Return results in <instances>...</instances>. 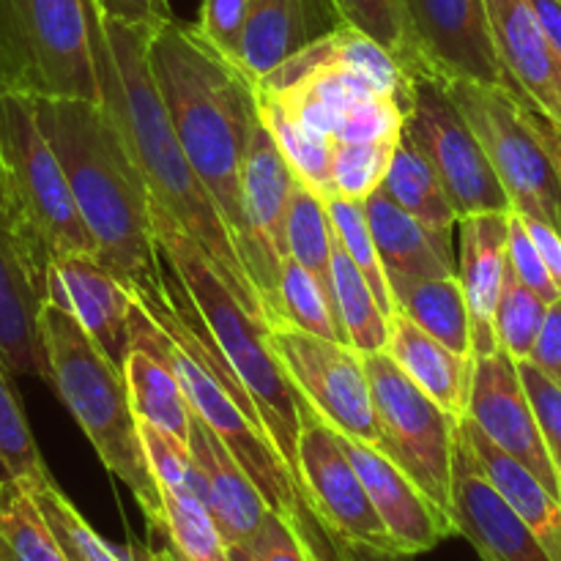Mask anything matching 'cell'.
Here are the masks:
<instances>
[{
  "mask_svg": "<svg viewBox=\"0 0 561 561\" xmlns=\"http://www.w3.org/2000/svg\"><path fill=\"white\" fill-rule=\"evenodd\" d=\"M157 25L113 20L104 14L99 0H93L91 38L102 104L124 131L126 146L140 164L153 201L203 247L236 299L257 321L268 323L266 307L241 261L233 233L186 159L173 121L159 96L148 64V42Z\"/></svg>",
  "mask_w": 561,
  "mask_h": 561,
  "instance_id": "obj_1",
  "label": "cell"
},
{
  "mask_svg": "<svg viewBox=\"0 0 561 561\" xmlns=\"http://www.w3.org/2000/svg\"><path fill=\"white\" fill-rule=\"evenodd\" d=\"M58 153L77 211L96 241V261L137 299L168 294V272L151 222V190L126 137L102 102L31 99Z\"/></svg>",
  "mask_w": 561,
  "mask_h": 561,
  "instance_id": "obj_2",
  "label": "cell"
},
{
  "mask_svg": "<svg viewBox=\"0 0 561 561\" xmlns=\"http://www.w3.org/2000/svg\"><path fill=\"white\" fill-rule=\"evenodd\" d=\"M148 64L181 148L222 211L244 261L241 168L261 124L257 82L219 53L197 25H184L173 16L153 27Z\"/></svg>",
  "mask_w": 561,
  "mask_h": 561,
  "instance_id": "obj_3",
  "label": "cell"
},
{
  "mask_svg": "<svg viewBox=\"0 0 561 561\" xmlns=\"http://www.w3.org/2000/svg\"><path fill=\"white\" fill-rule=\"evenodd\" d=\"M153 236L162 257L184 285L219 354L250 392L263 431L299 485L301 398L272 348V327L257 321L219 277L203 247L151 197Z\"/></svg>",
  "mask_w": 561,
  "mask_h": 561,
  "instance_id": "obj_4",
  "label": "cell"
},
{
  "mask_svg": "<svg viewBox=\"0 0 561 561\" xmlns=\"http://www.w3.org/2000/svg\"><path fill=\"white\" fill-rule=\"evenodd\" d=\"M42 340L53 389L93 444L104 469L135 493L148 529L159 535L162 493L148 463L124 367L99 348L75 316L49 301L42 310Z\"/></svg>",
  "mask_w": 561,
  "mask_h": 561,
  "instance_id": "obj_5",
  "label": "cell"
},
{
  "mask_svg": "<svg viewBox=\"0 0 561 561\" xmlns=\"http://www.w3.org/2000/svg\"><path fill=\"white\" fill-rule=\"evenodd\" d=\"M0 162L11 195V225L33 255L96 257V241L77 211L69 179L27 96L0 93Z\"/></svg>",
  "mask_w": 561,
  "mask_h": 561,
  "instance_id": "obj_6",
  "label": "cell"
},
{
  "mask_svg": "<svg viewBox=\"0 0 561 561\" xmlns=\"http://www.w3.org/2000/svg\"><path fill=\"white\" fill-rule=\"evenodd\" d=\"M93 0H0V93L102 102Z\"/></svg>",
  "mask_w": 561,
  "mask_h": 561,
  "instance_id": "obj_7",
  "label": "cell"
},
{
  "mask_svg": "<svg viewBox=\"0 0 561 561\" xmlns=\"http://www.w3.org/2000/svg\"><path fill=\"white\" fill-rule=\"evenodd\" d=\"M367 378L387 453L453 520V471L460 420L422 392L387 354H365Z\"/></svg>",
  "mask_w": 561,
  "mask_h": 561,
  "instance_id": "obj_8",
  "label": "cell"
},
{
  "mask_svg": "<svg viewBox=\"0 0 561 561\" xmlns=\"http://www.w3.org/2000/svg\"><path fill=\"white\" fill-rule=\"evenodd\" d=\"M466 121L480 137L515 214L542 219L561 230V181L551 153L510 88L447 82Z\"/></svg>",
  "mask_w": 561,
  "mask_h": 561,
  "instance_id": "obj_9",
  "label": "cell"
},
{
  "mask_svg": "<svg viewBox=\"0 0 561 561\" xmlns=\"http://www.w3.org/2000/svg\"><path fill=\"white\" fill-rule=\"evenodd\" d=\"M403 129L436 168L460 219L471 214L513 211L480 137L466 121L447 82L431 75L414 77V102Z\"/></svg>",
  "mask_w": 561,
  "mask_h": 561,
  "instance_id": "obj_10",
  "label": "cell"
},
{
  "mask_svg": "<svg viewBox=\"0 0 561 561\" xmlns=\"http://www.w3.org/2000/svg\"><path fill=\"white\" fill-rule=\"evenodd\" d=\"M268 334L301 400L340 436L381 449V425L362 354L348 343L318 337L288 323H277Z\"/></svg>",
  "mask_w": 561,
  "mask_h": 561,
  "instance_id": "obj_11",
  "label": "cell"
},
{
  "mask_svg": "<svg viewBox=\"0 0 561 561\" xmlns=\"http://www.w3.org/2000/svg\"><path fill=\"white\" fill-rule=\"evenodd\" d=\"M299 491L343 542L398 551L367 496L354 460L345 453L343 436L305 400L299 431Z\"/></svg>",
  "mask_w": 561,
  "mask_h": 561,
  "instance_id": "obj_12",
  "label": "cell"
},
{
  "mask_svg": "<svg viewBox=\"0 0 561 561\" xmlns=\"http://www.w3.org/2000/svg\"><path fill=\"white\" fill-rule=\"evenodd\" d=\"M294 186V168L261 118L241 168V211L247 225L244 263L266 307L268 323H274L277 312L279 266L288 257V208Z\"/></svg>",
  "mask_w": 561,
  "mask_h": 561,
  "instance_id": "obj_13",
  "label": "cell"
},
{
  "mask_svg": "<svg viewBox=\"0 0 561 561\" xmlns=\"http://www.w3.org/2000/svg\"><path fill=\"white\" fill-rule=\"evenodd\" d=\"M403 5L416 75L513 91L493 44L488 0H403Z\"/></svg>",
  "mask_w": 561,
  "mask_h": 561,
  "instance_id": "obj_14",
  "label": "cell"
},
{
  "mask_svg": "<svg viewBox=\"0 0 561 561\" xmlns=\"http://www.w3.org/2000/svg\"><path fill=\"white\" fill-rule=\"evenodd\" d=\"M471 422L518 463H524L548 491L561 502V471L546 447L535 409L520 381L518 362L502 348L491 356H477L471 378L469 411Z\"/></svg>",
  "mask_w": 561,
  "mask_h": 561,
  "instance_id": "obj_15",
  "label": "cell"
},
{
  "mask_svg": "<svg viewBox=\"0 0 561 561\" xmlns=\"http://www.w3.org/2000/svg\"><path fill=\"white\" fill-rule=\"evenodd\" d=\"M453 524L455 531L474 546L482 561H553L535 531L480 469L463 422L455 444Z\"/></svg>",
  "mask_w": 561,
  "mask_h": 561,
  "instance_id": "obj_16",
  "label": "cell"
},
{
  "mask_svg": "<svg viewBox=\"0 0 561 561\" xmlns=\"http://www.w3.org/2000/svg\"><path fill=\"white\" fill-rule=\"evenodd\" d=\"M148 463L162 493V529L179 561H230L228 542L208 513L192 469L190 447L151 422H140Z\"/></svg>",
  "mask_w": 561,
  "mask_h": 561,
  "instance_id": "obj_17",
  "label": "cell"
},
{
  "mask_svg": "<svg viewBox=\"0 0 561 561\" xmlns=\"http://www.w3.org/2000/svg\"><path fill=\"white\" fill-rule=\"evenodd\" d=\"M47 266L9 222H0V359L16 376L49 383V362L42 340Z\"/></svg>",
  "mask_w": 561,
  "mask_h": 561,
  "instance_id": "obj_18",
  "label": "cell"
},
{
  "mask_svg": "<svg viewBox=\"0 0 561 561\" xmlns=\"http://www.w3.org/2000/svg\"><path fill=\"white\" fill-rule=\"evenodd\" d=\"M343 447L354 460L367 496L400 553H427L447 537L458 535L449 515H444L387 453L345 436Z\"/></svg>",
  "mask_w": 561,
  "mask_h": 561,
  "instance_id": "obj_19",
  "label": "cell"
},
{
  "mask_svg": "<svg viewBox=\"0 0 561 561\" xmlns=\"http://www.w3.org/2000/svg\"><path fill=\"white\" fill-rule=\"evenodd\" d=\"M44 290L49 305L75 316L99 348L124 367L135 294L107 266L88 255L55 257L47 266Z\"/></svg>",
  "mask_w": 561,
  "mask_h": 561,
  "instance_id": "obj_20",
  "label": "cell"
},
{
  "mask_svg": "<svg viewBox=\"0 0 561 561\" xmlns=\"http://www.w3.org/2000/svg\"><path fill=\"white\" fill-rule=\"evenodd\" d=\"M126 387L137 422H151L190 447V400L175 370L173 343L157 318L135 299L129 318V351L124 362Z\"/></svg>",
  "mask_w": 561,
  "mask_h": 561,
  "instance_id": "obj_21",
  "label": "cell"
},
{
  "mask_svg": "<svg viewBox=\"0 0 561 561\" xmlns=\"http://www.w3.org/2000/svg\"><path fill=\"white\" fill-rule=\"evenodd\" d=\"M493 44L513 93L561 121V55L529 0H488Z\"/></svg>",
  "mask_w": 561,
  "mask_h": 561,
  "instance_id": "obj_22",
  "label": "cell"
},
{
  "mask_svg": "<svg viewBox=\"0 0 561 561\" xmlns=\"http://www.w3.org/2000/svg\"><path fill=\"white\" fill-rule=\"evenodd\" d=\"M343 25L334 0H255L236 64L257 82Z\"/></svg>",
  "mask_w": 561,
  "mask_h": 561,
  "instance_id": "obj_23",
  "label": "cell"
},
{
  "mask_svg": "<svg viewBox=\"0 0 561 561\" xmlns=\"http://www.w3.org/2000/svg\"><path fill=\"white\" fill-rule=\"evenodd\" d=\"M190 458L197 491H201L208 513L217 520L228 548L244 542L266 520L272 507L244 471V466L230 455L217 433L195 414L190 420Z\"/></svg>",
  "mask_w": 561,
  "mask_h": 561,
  "instance_id": "obj_24",
  "label": "cell"
},
{
  "mask_svg": "<svg viewBox=\"0 0 561 561\" xmlns=\"http://www.w3.org/2000/svg\"><path fill=\"white\" fill-rule=\"evenodd\" d=\"M510 214L513 211L471 214L458 222V279L471 312L474 359L499 351L493 316H496L504 272H507L510 261Z\"/></svg>",
  "mask_w": 561,
  "mask_h": 561,
  "instance_id": "obj_25",
  "label": "cell"
},
{
  "mask_svg": "<svg viewBox=\"0 0 561 561\" xmlns=\"http://www.w3.org/2000/svg\"><path fill=\"white\" fill-rule=\"evenodd\" d=\"M383 351L422 392L431 394L455 420H463L469 411L474 356L453 351L400 310L389 316V340Z\"/></svg>",
  "mask_w": 561,
  "mask_h": 561,
  "instance_id": "obj_26",
  "label": "cell"
},
{
  "mask_svg": "<svg viewBox=\"0 0 561 561\" xmlns=\"http://www.w3.org/2000/svg\"><path fill=\"white\" fill-rule=\"evenodd\" d=\"M365 206L389 285L398 279H438L458 274L453 241L438 239L420 219L400 208L383 186L367 197Z\"/></svg>",
  "mask_w": 561,
  "mask_h": 561,
  "instance_id": "obj_27",
  "label": "cell"
},
{
  "mask_svg": "<svg viewBox=\"0 0 561 561\" xmlns=\"http://www.w3.org/2000/svg\"><path fill=\"white\" fill-rule=\"evenodd\" d=\"M463 431L469 438L471 449H474L480 469L491 480V485L507 499L510 507L526 520L537 540L542 542L553 561H561V502L526 469L524 463L499 449L469 416H463Z\"/></svg>",
  "mask_w": 561,
  "mask_h": 561,
  "instance_id": "obj_28",
  "label": "cell"
},
{
  "mask_svg": "<svg viewBox=\"0 0 561 561\" xmlns=\"http://www.w3.org/2000/svg\"><path fill=\"white\" fill-rule=\"evenodd\" d=\"M383 192L411 217L420 219L427 230H433L438 239L453 241L455 225L460 222L458 208L447 195V186L438 179L436 168L427 162V157L416 148L405 129L400 131L392 164L383 179Z\"/></svg>",
  "mask_w": 561,
  "mask_h": 561,
  "instance_id": "obj_29",
  "label": "cell"
},
{
  "mask_svg": "<svg viewBox=\"0 0 561 561\" xmlns=\"http://www.w3.org/2000/svg\"><path fill=\"white\" fill-rule=\"evenodd\" d=\"M394 310L409 316L444 345L463 356H474L471 312L458 274L438 279H398L392 283Z\"/></svg>",
  "mask_w": 561,
  "mask_h": 561,
  "instance_id": "obj_30",
  "label": "cell"
},
{
  "mask_svg": "<svg viewBox=\"0 0 561 561\" xmlns=\"http://www.w3.org/2000/svg\"><path fill=\"white\" fill-rule=\"evenodd\" d=\"M332 285L334 301H337V316L343 321L345 337L356 354H378L387 348L389 340V316L378 305L370 283L359 272L340 239L334 241L332 261Z\"/></svg>",
  "mask_w": 561,
  "mask_h": 561,
  "instance_id": "obj_31",
  "label": "cell"
},
{
  "mask_svg": "<svg viewBox=\"0 0 561 561\" xmlns=\"http://www.w3.org/2000/svg\"><path fill=\"white\" fill-rule=\"evenodd\" d=\"M261 93V91H257ZM261 118L266 121V126L272 129L274 140L283 148L285 159L294 168L296 179L305 181L307 186L329 197H334V140L323 131L312 129L310 124L294 115L290 110H285L283 104H277L274 99L263 96L261 93Z\"/></svg>",
  "mask_w": 561,
  "mask_h": 561,
  "instance_id": "obj_32",
  "label": "cell"
},
{
  "mask_svg": "<svg viewBox=\"0 0 561 561\" xmlns=\"http://www.w3.org/2000/svg\"><path fill=\"white\" fill-rule=\"evenodd\" d=\"M334 233L332 214L327 197L318 195L312 186L296 179L294 195L288 208V257L307 268L334 299L332 261H334ZM337 305V301H334Z\"/></svg>",
  "mask_w": 561,
  "mask_h": 561,
  "instance_id": "obj_33",
  "label": "cell"
},
{
  "mask_svg": "<svg viewBox=\"0 0 561 561\" xmlns=\"http://www.w3.org/2000/svg\"><path fill=\"white\" fill-rule=\"evenodd\" d=\"M0 561H66L31 488L0 480Z\"/></svg>",
  "mask_w": 561,
  "mask_h": 561,
  "instance_id": "obj_34",
  "label": "cell"
},
{
  "mask_svg": "<svg viewBox=\"0 0 561 561\" xmlns=\"http://www.w3.org/2000/svg\"><path fill=\"white\" fill-rule=\"evenodd\" d=\"M277 323H288V327L318 334V337L348 343L334 299L294 257H285L279 266L277 312H274L272 327Z\"/></svg>",
  "mask_w": 561,
  "mask_h": 561,
  "instance_id": "obj_35",
  "label": "cell"
},
{
  "mask_svg": "<svg viewBox=\"0 0 561 561\" xmlns=\"http://www.w3.org/2000/svg\"><path fill=\"white\" fill-rule=\"evenodd\" d=\"M0 480H20L27 485L53 480L3 359H0Z\"/></svg>",
  "mask_w": 561,
  "mask_h": 561,
  "instance_id": "obj_36",
  "label": "cell"
},
{
  "mask_svg": "<svg viewBox=\"0 0 561 561\" xmlns=\"http://www.w3.org/2000/svg\"><path fill=\"white\" fill-rule=\"evenodd\" d=\"M27 488H31L44 520H47L49 529H53L66 561H135L131 553L104 542L102 537L88 526V520L82 518L80 510L60 493L55 480L38 482V485Z\"/></svg>",
  "mask_w": 561,
  "mask_h": 561,
  "instance_id": "obj_37",
  "label": "cell"
},
{
  "mask_svg": "<svg viewBox=\"0 0 561 561\" xmlns=\"http://www.w3.org/2000/svg\"><path fill=\"white\" fill-rule=\"evenodd\" d=\"M548 301L537 296L535 290L526 288L513 272L507 261L504 272L502 296H499L496 316H493V329H496V343L513 362H524L531 356L537 337L542 332V323L548 316Z\"/></svg>",
  "mask_w": 561,
  "mask_h": 561,
  "instance_id": "obj_38",
  "label": "cell"
},
{
  "mask_svg": "<svg viewBox=\"0 0 561 561\" xmlns=\"http://www.w3.org/2000/svg\"><path fill=\"white\" fill-rule=\"evenodd\" d=\"M327 203H329V214H332L334 233H337L340 244L345 247L351 261H354L356 266H359V272L365 274V279L370 283L373 294H376L378 305L383 307V312L392 316L394 294H392V285H389L387 268H383L381 263V255H378L376 239H373L365 201L334 195L329 197Z\"/></svg>",
  "mask_w": 561,
  "mask_h": 561,
  "instance_id": "obj_39",
  "label": "cell"
},
{
  "mask_svg": "<svg viewBox=\"0 0 561 561\" xmlns=\"http://www.w3.org/2000/svg\"><path fill=\"white\" fill-rule=\"evenodd\" d=\"M340 16L348 27L365 33L376 44H381L405 75L414 80L420 66H416L414 42H411L409 14H405L403 0H334Z\"/></svg>",
  "mask_w": 561,
  "mask_h": 561,
  "instance_id": "obj_40",
  "label": "cell"
},
{
  "mask_svg": "<svg viewBox=\"0 0 561 561\" xmlns=\"http://www.w3.org/2000/svg\"><path fill=\"white\" fill-rule=\"evenodd\" d=\"M398 140L400 135L381 137V140L334 142V192L354 201H367L373 192L381 190Z\"/></svg>",
  "mask_w": 561,
  "mask_h": 561,
  "instance_id": "obj_41",
  "label": "cell"
},
{
  "mask_svg": "<svg viewBox=\"0 0 561 561\" xmlns=\"http://www.w3.org/2000/svg\"><path fill=\"white\" fill-rule=\"evenodd\" d=\"M230 561H312L288 513L272 510L261 526L228 548Z\"/></svg>",
  "mask_w": 561,
  "mask_h": 561,
  "instance_id": "obj_42",
  "label": "cell"
},
{
  "mask_svg": "<svg viewBox=\"0 0 561 561\" xmlns=\"http://www.w3.org/2000/svg\"><path fill=\"white\" fill-rule=\"evenodd\" d=\"M520 381H524L526 394L531 400V409H535L537 425H540L542 438H546V447L551 453L553 463L561 471V387L551 381L540 367L531 365L529 359L518 362Z\"/></svg>",
  "mask_w": 561,
  "mask_h": 561,
  "instance_id": "obj_43",
  "label": "cell"
},
{
  "mask_svg": "<svg viewBox=\"0 0 561 561\" xmlns=\"http://www.w3.org/2000/svg\"><path fill=\"white\" fill-rule=\"evenodd\" d=\"M510 266H513V272L518 274L520 283H524L526 288L535 290L537 296H542L548 305H553V301L561 296L559 285L553 283L546 261H542V255L537 252L524 219H520L515 211L510 214Z\"/></svg>",
  "mask_w": 561,
  "mask_h": 561,
  "instance_id": "obj_44",
  "label": "cell"
},
{
  "mask_svg": "<svg viewBox=\"0 0 561 561\" xmlns=\"http://www.w3.org/2000/svg\"><path fill=\"white\" fill-rule=\"evenodd\" d=\"M252 5H255V0H203L197 31H201L219 53H225L228 58L236 60L241 33H244L247 20H250Z\"/></svg>",
  "mask_w": 561,
  "mask_h": 561,
  "instance_id": "obj_45",
  "label": "cell"
},
{
  "mask_svg": "<svg viewBox=\"0 0 561 561\" xmlns=\"http://www.w3.org/2000/svg\"><path fill=\"white\" fill-rule=\"evenodd\" d=\"M290 520H294L296 531L301 535L307 553L312 561H351L348 546L329 529L321 520V515L310 507V502L305 499V493H296L294 507L288 510Z\"/></svg>",
  "mask_w": 561,
  "mask_h": 561,
  "instance_id": "obj_46",
  "label": "cell"
},
{
  "mask_svg": "<svg viewBox=\"0 0 561 561\" xmlns=\"http://www.w3.org/2000/svg\"><path fill=\"white\" fill-rule=\"evenodd\" d=\"M529 362L540 367L557 387H561V296L548 307L546 323H542L540 337L531 348Z\"/></svg>",
  "mask_w": 561,
  "mask_h": 561,
  "instance_id": "obj_47",
  "label": "cell"
},
{
  "mask_svg": "<svg viewBox=\"0 0 561 561\" xmlns=\"http://www.w3.org/2000/svg\"><path fill=\"white\" fill-rule=\"evenodd\" d=\"M99 5L113 20L137 22V25H157V22L173 16L168 0H99Z\"/></svg>",
  "mask_w": 561,
  "mask_h": 561,
  "instance_id": "obj_48",
  "label": "cell"
},
{
  "mask_svg": "<svg viewBox=\"0 0 561 561\" xmlns=\"http://www.w3.org/2000/svg\"><path fill=\"white\" fill-rule=\"evenodd\" d=\"M518 217L524 219V225H526V230H529L531 241H535L537 252L542 255V261H546L553 283H557L561 290V230L553 228V225L542 222V219L524 217V214H518Z\"/></svg>",
  "mask_w": 561,
  "mask_h": 561,
  "instance_id": "obj_49",
  "label": "cell"
},
{
  "mask_svg": "<svg viewBox=\"0 0 561 561\" xmlns=\"http://www.w3.org/2000/svg\"><path fill=\"white\" fill-rule=\"evenodd\" d=\"M526 104V115H529L531 126H535V131L540 135L542 146H546V151L551 153L553 164H557V173H559V181H561V121L551 118L548 113H542V110L531 107L529 102Z\"/></svg>",
  "mask_w": 561,
  "mask_h": 561,
  "instance_id": "obj_50",
  "label": "cell"
},
{
  "mask_svg": "<svg viewBox=\"0 0 561 561\" xmlns=\"http://www.w3.org/2000/svg\"><path fill=\"white\" fill-rule=\"evenodd\" d=\"M529 3L535 9L546 36L551 38V44L561 55V0H529Z\"/></svg>",
  "mask_w": 561,
  "mask_h": 561,
  "instance_id": "obj_51",
  "label": "cell"
},
{
  "mask_svg": "<svg viewBox=\"0 0 561 561\" xmlns=\"http://www.w3.org/2000/svg\"><path fill=\"white\" fill-rule=\"evenodd\" d=\"M348 546V542H345ZM351 561H414V557H405L398 551H378V548L367 546H348Z\"/></svg>",
  "mask_w": 561,
  "mask_h": 561,
  "instance_id": "obj_52",
  "label": "cell"
},
{
  "mask_svg": "<svg viewBox=\"0 0 561 561\" xmlns=\"http://www.w3.org/2000/svg\"><path fill=\"white\" fill-rule=\"evenodd\" d=\"M0 222L11 225V195H9V184H5L3 162H0ZM11 228H14V225H11Z\"/></svg>",
  "mask_w": 561,
  "mask_h": 561,
  "instance_id": "obj_53",
  "label": "cell"
},
{
  "mask_svg": "<svg viewBox=\"0 0 561 561\" xmlns=\"http://www.w3.org/2000/svg\"><path fill=\"white\" fill-rule=\"evenodd\" d=\"M146 561H179V559H175V553L170 551V548H159V551L148 553Z\"/></svg>",
  "mask_w": 561,
  "mask_h": 561,
  "instance_id": "obj_54",
  "label": "cell"
}]
</instances>
